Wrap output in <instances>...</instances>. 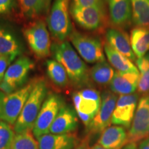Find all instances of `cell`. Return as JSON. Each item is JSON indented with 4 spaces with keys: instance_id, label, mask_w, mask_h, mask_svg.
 <instances>
[{
    "instance_id": "6da1fadb",
    "label": "cell",
    "mask_w": 149,
    "mask_h": 149,
    "mask_svg": "<svg viewBox=\"0 0 149 149\" xmlns=\"http://www.w3.org/2000/svg\"><path fill=\"white\" fill-rule=\"evenodd\" d=\"M54 58L62 65L68 77L76 86H82L89 81L86 65L67 41L55 43L51 47Z\"/></svg>"
},
{
    "instance_id": "7a4b0ae2",
    "label": "cell",
    "mask_w": 149,
    "mask_h": 149,
    "mask_svg": "<svg viewBox=\"0 0 149 149\" xmlns=\"http://www.w3.org/2000/svg\"><path fill=\"white\" fill-rule=\"evenodd\" d=\"M47 86L44 80L37 79L21 114L14 125L16 134L33 130L43 104L47 97Z\"/></svg>"
},
{
    "instance_id": "3957f363",
    "label": "cell",
    "mask_w": 149,
    "mask_h": 149,
    "mask_svg": "<svg viewBox=\"0 0 149 149\" xmlns=\"http://www.w3.org/2000/svg\"><path fill=\"white\" fill-rule=\"evenodd\" d=\"M37 80H32L21 88L10 93L0 91V120L13 126L21 114Z\"/></svg>"
},
{
    "instance_id": "277c9868",
    "label": "cell",
    "mask_w": 149,
    "mask_h": 149,
    "mask_svg": "<svg viewBox=\"0 0 149 149\" xmlns=\"http://www.w3.org/2000/svg\"><path fill=\"white\" fill-rule=\"evenodd\" d=\"M70 1L54 0L48 13V29L54 38L59 42H64L72 32L70 19Z\"/></svg>"
},
{
    "instance_id": "5b68a950",
    "label": "cell",
    "mask_w": 149,
    "mask_h": 149,
    "mask_svg": "<svg viewBox=\"0 0 149 149\" xmlns=\"http://www.w3.org/2000/svg\"><path fill=\"white\" fill-rule=\"evenodd\" d=\"M33 67L34 63L28 57H19L7 69L0 83V90L5 93H10L21 88Z\"/></svg>"
},
{
    "instance_id": "8992f818",
    "label": "cell",
    "mask_w": 149,
    "mask_h": 149,
    "mask_svg": "<svg viewBox=\"0 0 149 149\" xmlns=\"http://www.w3.org/2000/svg\"><path fill=\"white\" fill-rule=\"evenodd\" d=\"M30 48L37 57H46L51 52L50 35L45 22L37 20L30 24L24 31Z\"/></svg>"
},
{
    "instance_id": "52a82bcc",
    "label": "cell",
    "mask_w": 149,
    "mask_h": 149,
    "mask_svg": "<svg viewBox=\"0 0 149 149\" xmlns=\"http://www.w3.org/2000/svg\"><path fill=\"white\" fill-rule=\"evenodd\" d=\"M64 105V100L58 95L50 94L46 97L32 130L35 138L49 133L52 124Z\"/></svg>"
},
{
    "instance_id": "ba28073f",
    "label": "cell",
    "mask_w": 149,
    "mask_h": 149,
    "mask_svg": "<svg viewBox=\"0 0 149 149\" xmlns=\"http://www.w3.org/2000/svg\"><path fill=\"white\" fill-rule=\"evenodd\" d=\"M72 46L86 62L93 64L105 61L103 47L98 39L72 31L70 35Z\"/></svg>"
},
{
    "instance_id": "9c48e42d",
    "label": "cell",
    "mask_w": 149,
    "mask_h": 149,
    "mask_svg": "<svg viewBox=\"0 0 149 149\" xmlns=\"http://www.w3.org/2000/svg\"><path fill=\"white\" fill-rule=\"evenodd\" d=\"M117 101V95L113 92L106 91L102 95V103L98 113L87 128L92 135L102 133L111 123V118Z\"/></svg>"
},
{
    "instance_id": "30bf717a",
    "label": "cell",
    "mask_w": 149,
    "mask_h": 149,
    "mask_svg": "<svg viewBox=\"0 0 149 149\" xmlns=\"http://www.w3.org/2000/svg\"><path fill=\"white\" fill-rule=\"evenodd\" d=\"M149 137V97L139 100L137 109L127 135V143H136Z\"/></svg>"
},
{
    "instance_id": "8fae6325",
    "label": "cell",
    "mask_w": 149,
    "mask_h": 149,
    "mask_svg": "<svg viewBox=\"0 0 149 149\" xmlns=\"http://www.w3.org/2000/svg\"><path fill=\"white\" fill-rule=\"evenodd\" d=\"M137 100V94L120 95L112 115V124L129 128L135 116Z\"/></svg>"
},
{
    "instance_id": "7c38bea8",
    "label": "cell",
    "mask_w": 149,
    "mask_h": 149,
    "mask_svg": "<svg viewBox=\"0 0 149 149\" xmlns=\"http://www.w3.org/2000/svg\"><path fill=\"white\" fill-rule=\"evenodd\" d=\"M72 101L77 113L89 115L94 118L102 103V97L97 91L85 88L72 94Z\"/></svg>"
},
{
    "instance_id": "4fadbf2b",
    "label": "cell",
    "mask_w": 149,
    "mask_h": 149,
    "mask_svg": "<svg viewBox=\"0 0 149 149\" xmlns=\"http://www.w3.org/2000/svg\"><path fill=\"white\" fill-rule=\"evenodd\" d=\"M70 13L78 25L90 31L99 29L104 19L103 5L82 8H70Z\"/></svg>"
},
{
    "instance_id": "5bb4252c",
    "label": "cell",
    "mask_w": 149,
    "mask_h": 149,
    "mask_svg": "<svg viewBox=\"0 0 149 149\" xmlns=\"http://www.w3.org/2000/svg\"><path fill=\"white\" fill-rule=\"evenodd\" d=\"M77 116L75 109L71 106L64 104L49 129V133L66 134L73 133L78 126Z\"/></svg>"
},
{
    "instance_id": "9a60e30c",
    "label": "cell",
    "mask_w": 149,
    "mask_h": 149,
    "mask_svg": "<svg viewBox=\"0 0 149 149\" xmlns=\"http://www.w3.org/2000/svg\"><path fill=\"white\" fill-rule=\"evenodd\" d=\"M40 149H74L79 144L73 133L66 134L47 133L37 139Z\"/></svg>"
},
{
    "instance_id": "2e32d148",
    "label": "cell",
    "mask_w": 149,
    "mask_h": 149,
    "mask_svg": "<svg viewBox=\"0 0 149 149\" xmlns=\"http://www.w3.org/2000/svg\"><path fill=\"white\" fill-rule=\"evenodd\" d=\"M139 76V72H115L110 84L111 90L113 93L121 95L132 94L138 86Z\"/></svg>"
},
{
    "instance_id": "e0dca14e",
    "label": "cell",
    "mask_w": 149,
    "mask_h": 149,
    "mask_svg": "<svg viewBox=\"0 0 149 149\" xmlns=\"http://www.w3.org/2000/svg\"><path fill=\"white\" fill-rule=\"evenodd\" d=\"M111 22L117 26H124L130 21L132 8L130 0H107Z\"/></svg>"
},
{
    "instance_id": "ac0fdd59",
    "label": "cell",
    "mask_w": 149,
    "mask_h": 149,
    "mask_svg": "<svg viewBox=\"0 0 149 149\" xmlns=\"http://www.w3.org/2000/svg\"><path fill=\"white\" fill-rule=\"evenodd\" d=\"M127 143V134L122 126H112L102 132L98 144L104 148L110 149L122 148Z\"/></svg>"
},
{
    "instance_id": "d6986e66",
    "label": "cell",
    "mask_w": 149,
    "mask_h": 149,
    "mask_svg": "<svg viewBox=\"0 0 149 149\" xmlns=\"http://www.w3.org/2000/svg\"><path fill=\"white\" fill-rule=\"evenodd\" d=\"M108 44L117 52L124 55L130 60H135V55L132 49L129 39L125 33L119 30L111 29L107 32Z\"/></svg>"
},
{
    "instance_id": "ffe728a7",
    "label": "cell",
    "mask_w": 149,
    "mask_h": 149,
    "mask_svg": "<svg viewBox=\"0 0 149 149\" xmlns=\"http://www.w3.org/2000/svg\"><path fill=\"white\" fill-rule=\"evenodd\" d=\"M52 0H17L22 13L27 19H35L49 12Z\"/></svg>"
},
{
    "instance_id": "44dd1931",
    "label": "cell",
    "mask_w": 149,
    "mask_h": 149,
    "mask_svg": "<svg viewBox=\"0 0 149 149\" xmlns=\"http://www.w3.org/2000/svg\"><path fill=\"white\" fill-rule=\"evenodd\" d=\"M104 51L110 64L120 72H139L131 60L112 48L108 43L104 44Z\"/></svg>"
},
{
    "instance_id": "7402d4cb",
    "label": "cell",
    "mask_w": 149,
    "mask_h": 149,
    "mask_svg": "<svg viewBox=\"0 0 149 149\" xmlns=\"http://www.w3.org/2000/svg\"><path fill=\"white\" fill-rule=\"evenodd\" d=\"M130 44L135 56L139 58L146 55L149 51V29L137 27L130 35Z\"/></svg>"
},
{
    "instance_id": "603a6c76",
    "label": "cell",
    "mask_w": 149,
    "mask_h": 149,
    "mask_svg": "<svg viewBox=\"0 0 149 149\" xmlns=\"http://www.w3.org/2000/svg\"><path fill=\"white\" fill-rule=\"evenodd\" d=\"M20 53L21 48L15 37L0 27V56H8L15 59Z\"/></svg>"
},
{
    "instance_id": "cb8c5ba5",
    "label": "cell",
    "mask_w": 149,
    "mask_h": 149,
    "mask_svg": "<svg viewBox=\"0 0 149 149\" xmlns=\"http://www.w3.org/2000/svg\"><path fill=\"white\" fill-rule=\"evenodd\" d=\"M130 3L135 25L149 29V0H130Z\"/></svg>"
},
{
    "instance_id": "d4e9b609",
    "label": "cell",
    "mask_w": 149,
    "mask_h": 149,
    "mask_svg": "<svg viewBox=\"0 0 149 149\" xmlns=\"http://www.w3.org/2000/svg\"><path fill=\"white\" fill-rule=\"evenodd\" d=\"M46 70L48 77L56 86L64 87L68 84L69 78L66 70L55 59H49L46 61Z\"/></svg>"
},
{
    "instance_id": "484cf974",
    "label": "cell",
    "mask_w": 149,
    "mask_h": 149,
    "mask_svg": "<svg viewBox=\"0 0 149 149\" xmlns=\"http://www.w3.org/2000/svg\"><path fill=\"white\" fill-rule=\"evenodd\" d=\"M115 72L106 61L98 62L91 70V76L95 82L100 85L111 84Z\"/></svg>"
},
{
    "instance_id": "4316f807",
    "label": "cell",
    "mask_w": 149,
    "mask_h": 149,
    "mask_svg": "<svg viewBox=\"0 0 149 149\" xmlns=\"http://www.w3.org/2000/svg\"><path fill=\"white\" fill-rule=\"evenodd\" d=\"M31 130L16 134L10 149H40Z\"/></svg>"
},
{
    "instance_id": "83f0119b",
    "label": "cell",
    "mask_w": 149,
    "mask_h": 149,
    "mask_svg": "<svg viewBox=\"0 0 149 149\" xmlns=\"http://www.w3.org/2000/svg\"><path fill=\"white\" fill-rule=\"evenodd\" d=\"M15 134L12 125L0 120V149H10Z\"/></svg>"
},
{
    "instance_id": "f1b7e54d",
    "label": "cell",
    "mask_w": 149,
    "mask_h": 149,
    "mask_svg": "<svg viewBox=\"0 0 149 149\" xmlns=\"http://www.w3.org/2000/svg\"><path fill=\"white\" fill-rule=\"evenodd\" d=\"M103 5V0H72L70 8H82Z\"/></svg>"
},
{
    "instance_id": "f546056e",
    "label": "cell",
    "mask_w": 149,
    "mask_h": 149,
    "mask_svg": "<svg viewBox=\"0 0 149 149\" xmlns=\"http://www.w3.org/2000/svg\"><path fill=\"white\" fill-rule=\"evenodd\" d=\"M17 0H0V15H8L13 11Z\"/></svg>"
},
{
    "instance_id": "4dcf8cb0",
    "label": "cell",
    "mask_w": 149,
    "mask_h": 149,
    "mask_svg": "<svg viewBox=\"0 0 149 149\" xmlns=\"http://www.w3.org/2000/svg\"><path fill=\"white\" fill-rule=\"evenodd\" d=\"M137 88L141 93H145L149 91V70L140 74Z\"/></svg>"
},
{
    "instance_id": "1f68e13d",
    "label": "cell",
    "mask_w": 149,
    "mask_h": 149,
    "mask_svg": "<svg viewBox=\"0 0 149 149\" xmlns=\"http://www.w3.org/2000/svg\"><path fill=\"white\" fill-rule=\"evenodd\" d=\"M15 58L8 56H0V83L3 80L7 69Z\"/></svg>"
},
{
    "instance_id": "d6a6232c",
    "label": "cell",
    "mask_w": 149,
    "mask_h": 149,
    "mask_svg": "<svg viewBox=\"0 0 149 149\" xmlns=\"http://www.w3.org/2000/svg\"><path fill=\"white\" fill-rule=\"evenodd\" d=\"M136 63L140 74L149 70V53L141 58H139L136 61Z\"/></svg>"
},
{
    "instance_id": "836d02e7",
    "label": "cell",
    "mask_w": 149,
    "mask_h": 149,
    "mask_svg": "<svg viewBox=\"0 0 149 149\" xmlns=\"http://www.w3.org/2000/svg\"><path fill=\"white\" fill-rule=\"evenodd\" d=\"M74 149H92L89 146V141L88 137L83 139L81 142L79 143Z\"/></svg>"
},
{
    "instance_id": "e575fe53",
    "label": "cell",
    "mask_w": 149,
    "mask_h": 149,
    "mask_svg": "<svg viewBox=\"0 0 149 149\" xmlns=\"http://www.w3.org/2000/svg\"><path fill=\"white\" fill-rule=\"evenodd\" d=\"M137 149H149V137L141 141Z\"/></svg>"
},
{
    "instance_id": "d590c367",
    "label": "cell",
    "mask_w": 149,
    "mask_h": 149,
    "mask_svg": "<svg viewBox=\"0 0 149 149\" xmlns=\"http://www.w3.org/2000/svg\"><path fill=\"white\" fill-rule=\"evenodd\" d=\"M122 149H137V145L135 143H128Z\"/></svg>"
},
{
    "instance_id": "8d00e7d4",
    "label": "cell",
    "mask_w": 149,
    "mask_h": 149,
    "mask_svg": "<svg viewBox=\"0 0 149 149\" xmlns=\"http://www.w3.org/2000/svg\"><path fill=\"white\" fill-rule=\"evenodd\" d=\"M92 149H110V148H104V147L102 146L101 145H100L99 144H96L92 147ZM119 149H120V148H119Z\"/></svg>"
}]
</instances>
